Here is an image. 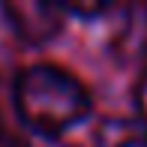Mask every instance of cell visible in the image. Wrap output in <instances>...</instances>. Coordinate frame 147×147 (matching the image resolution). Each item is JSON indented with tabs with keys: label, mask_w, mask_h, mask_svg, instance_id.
I'll use <instances>...</instances> for the list:
<instances>
[{
	"label": "cell",
	"mask_w": 147,
	"mask_h": 147,
	"mask_svg": "<svg viewBox=\"0 0 147 147\" xmlns=\"http://www.w3.org/2000/svg\"><path fill=\"white\" fill-rule=\"evenodd\" d=\"M12 102L27 129L39 135H63L90 114V90L72 72L54 63H36L18 72Z\"/></svg>",
	"instance_id": "6da1fadb"
},
{
	"label": "cell",
	"mask_w": 147,
	"mask_h": 147,
	"mask_svg": "<svg viewBox=\"0 0 147 147\" xmlns=\"http://www.w3.org/2000/svg\"><path fill=\"white\" fill-rule=\"evenodd\" d=\"M0 15L9 21V27L24 39V42H48L63 27V3H45V0H30V3H0Z\"/></svg>",
	"instance_id": "7a4b0ae2"
},
{
	"label": "cell",
	"mask_w": 147,
	"mask_h": 147,
	"mask_svg": "<svg viewBox=\"0 0 147 147\" xmlns=\"http://www.w3.org/2000/svg\"><path fill=\"white\" fill-rule=\"evenodd\" d=\"M0 147H30V144L24 141L15 129H9V126L0 123Z\"/></svg>",
	"instance_id": "3957f363"
},
{
	"label": "cell",
	"mask_w": 147,
	"mask_h": 147,
	"mask_svg": "<svg viewBox=\"0 0 147 147\" xmlns=\"http://www.w3.org/2000/svg\"><path fill=\"white\" fill-rule=\"evenodd\" d=\"M135 105H138V111H141V117L147 123V72L141 75V81H138V87H135Z\"/></svg>",
	"instance_id": "277c9868"
}]
</instances>
